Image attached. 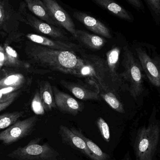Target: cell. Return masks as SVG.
<instances>
[{"instance_id": "21", "label": "cell", "mask_w": 160, "mask_h": 160, "mask_svg": "<svg viewBox=\"0 0 160 160\" xmlns=\"http://www.w3.org/2000/svg\"><path fill=\"white\" fill-rule=\"evenodd\" d=\"M3 47L6 55V61L4 66L20 68H29L30 67L29 63L20 60L16 51L8 43H5Z\"/></svg>"}, {"instance_id": "34", "label": "cell", "mask_w": 160, "mask_h": 160, "mask_svg": "<svg viewBox=\"0 0 160 160\" xmlns=\"http://www.w3.org/2000/svg\"><path fill=\"white\" fill-rule=\"evenodd\" d=\"M0 81H1V80H0Z\"/></svg>"}, {"instance_id": "6", "label": "cell", "mask_w": 160, "mask_h": 160, "mask_svg": "<svg viewBox=\"0 0 160 160\" xmlns=\"http://www.w3.org/2000/svg\"><path fill=\"white\" fill-rule=\"evenodd\" d=\"M23 1L21 2L18 11L19 20L31 26L36 32L53 39L70 41L71 39L63 29L41 20L27 11Z\"/></svg>"}, {"instance_id": "19", "label": "cell", "mask_w": 160, "mask_h": 160, "mask_svg": "<svg viewBox=\"0 0 160 160\" xmlns=\"http://www.w3.org/2000/svg\"><path fill=\"white\" fill-rule=\"evenodd\" d=\"M39 91L45 111L49 112L56 108L52 87L48 82L45 81L40 84Z\"/></svg>"}, {"instance_id": "25", "label": "cell", "mask_w": 160, "mask_h": 160, "mask_svg": "<svg viewBox=\"0 0 160 160\" xmlns=\"http://www.w3.org/2000/svg\"><path fill=\"white\" fill-rule=\"evenodd\" d=\"M157 26H160V0H144Z\"/></svg>"}, {"instance_id": "3", "label": "cell", "mask_w": 160, "mask_h": 160, "mask_svg": "<svg viewBox=\"0 0 160 160\" xmlns=\"http://www.w3.org/2000/svg\"><path fill=\"white\" fill-rule=\"evenodd\" d=\"M144 73L151 84L160 91V54L153 45L136 42L134 47Z\"/></svg>"}, {"instance_id": "32", "label": "cell", "mask_w": 160, "mask_h": 160, "mask_svg": "<svg viewBox=\"0 0 160 160\" xmlns=\"http://www.w3.org/2000/svg\"><path fill=\"white\" fill-rule=\"evenodd\" d=\"M15 99H11L7 102L0 103V112L8 107L13 102Z\"/></svg>"}, {"instance_id": "15", "label": "cell", "mask_w": 160, "mask_h": 160, "mask_svg": "<svg viewBox=\"0 0 160 160\" xmlns=\"http://www.w3.org/2000/svg\"><path fill=\"white\" fill-rule=\"evenodd\" d=\"M95 4L109 14L122 20L132 23L134 18L131 12L115 0H91Z\"/></svg>"}, {"instance_id": "17", "label": "cell", "mask_w": 160, "mask_h": 160, "mask_svg": "<svg viewBox=\"0 0 160 160\" xmlns=\"http://www.w3.org/2000/svg\"><path fill=\"white\" fill-rule=\"evenodd\" d=\"M61 83L76 98L83 100H98L99 92L91 90L79 84L62 80Z\"/></svg>"}, {"instance_id": "2", "label": "cell", "mask_w": 160, "mask_h": 160, "mask_svg": "<svg viewBox=\"0 0 160 160\" xmlns=\"http://www.w3.org/2000/svg\"><path fill=\"white\" fill-rule=\"evenodd\" d=\"M122 65L124 70L120 74V77L128 82L129 92L138 102L140 99L142 100L145 92L144 86V73L137 56L128 46L123 47Z\"/></svg>"}, {"instance_id": "29", "label": "cell", "mask_w": 160, "mask_h": 160, "mask_svg": "<svg viewBox=\"0 0 160 160\" xmlns=\"http://www.w3.org/2000/svg\"><path fill=\"white\" fill-rule=\"evenodd\" d=\"M18 92L9 94H0V103L7 102L11 99H15L18 95Z\"/></svg>"}, {"instance_id": "7", "label": "cell", "mask_w": 160, "mask_h": 160, "mask_svg": "<svg viewBox=\"0 0 160 160\" xmlns=\"http://www.w3.org/2000/svg\"><path fill=\"white\" fill-rule=\"evenodd\" d=\"M38 121L36 116H32L16 123L0 132V142L7 146L30 135Z\"/></svg>"}, {"instance_id": "24", "label": "cell", "mask_w": 160, "mask_h": 160, "mask_svg": "<svg viewBox=\"0 0 160 160\" xmlns=\"http://www.w3.org/2000/svg\"><path fill=\"white\" fill-rule=\"evenodd\" d=\"M25 81L24 77L21 74H15L5 77L0 81V88L9 86H22Z\"/></svg>"}, {"instance_id": "16", "label": "cell", "mask_w": 160, "mask_h": 160, "mask_svg": "<svg viewBox=\"0 0 160 160\" xmlns=\"http://www.w3.org/2000/svg\"><path fill=\"white\" fill-rule=\"evenodd\" d=\"M73 38L83 46L94 50L101 49L106 42L105 38L102 37L79 29H77L76 35Z\"/></svg>"}, {"instance_id": "11", "label": "cell", "mask_w": 160, "mask_h": 160, "mask_svg": "<svg viewBox=\"0 0 160 160\" xmlns=\"http://www.w3.org/2000/svg\"><path fill=\"white\" fill-rule=\"evenodd\" d=\"M56 107L62 112L76 116L82 111L83 105L72 96L52 87Z\"/></svg>"}, {"instance_id": "26", "label": "cell", "mask_w": 160, "mask_h": 160, "mask_svg": "<svg viewBox=\"0 0 160 160\" xmlns=\"http://www.w3.org/2000/svg\"><path fill=\"white\" fill-rule=\"evenodd\" d=\"M31 107L35 114L38 115H43L45 114V110L40 97L39 91H37L32 101Z\"/></svg>"}, {"instance_id": "10", "label": "cell", "mask_w": 160, "mask_h": 160, "mask_svg": "<svg viewBox=\"0 0 160 160\" xmlns=\"http://www.w3.org/2000/svg\"><path fill=\"white\" fill-rule=\"evenodd\" d=\"M18 22V12L14 10L9 0H0V35L15 32Z\"/></svg>"}, {"instance_id": "31", "label": "cell", "mask_w": 160, "mask_h": 160, "mask_svg": "<svg viewBox=\"0 0 160 160\" xmlns=\"http://www.w3.org/2000/svg\"><path fill=\"white\" fill-rule=\"evenodd\" d=\"M6 61V55L4 47L0 46V64L4 66Z\"/></svg>"}, {"instance_id": "13", "label": "cell", "mask_w": 160, "mask_h": 160, "mask_svg": "<svg viewBox=\"0 0 160 160\" xmlns=\"http://www.w3.org/2000/svg\"><path fill=\"white\" fill-rule=\"evenodd\" d=\"M121 49L119 47L115 46L106 53V65L110 79L118 87L123 89L129 90L128 86L118 74L117 70L119 64Z\"/></svg>"}, {"instance_id": "9", "label": "cell", "mask_w": 160, "mask_h": 160, "mask_svg": "<svg viewBox=\"0 0 160 160\" xmlns=\"http://www.w3.org/2000/svg\"><path fill=\"white\" fill-rule=\"evenodd\" d=\"M68 8L73 18L82 23L89 31L98 35L108 39L112 38L109 27L98 19L84 11L71 8Z\"/></svg>"}, {"instance_id": "27", "label": "cell", "mask_w": 160, "mask_h": 160, "mask_svg": "<svg viewBox=\"0 0 160 160\" xmlns=\"http://www.w3.org/2000/svg\"><path fill=\"white\" fill-rule=\"evenodd\" d=\"M97 124L103 140L107 142H110L111 140V133L110 128L107 122L102 118L99 117L97 120Z\"/></svg>"}, {"instance_id": "8", "label": "cell", "mask_w": 160, "mask_h": 160, "mask_svg": "<svg viewBox=\"0 0 160 160\" xmlns=\"http://www.w3.org/2000/svg\"><path fill=\"white\" fill-rule=\"evenodd\" d=\"M48 9L52 20L59 27L63 28L75 36L77 29L76 25L68 12L56 0H42Z\"/></svg>"}, {"instance_id": "20", "label": "cell", "mask_w": 160, "mask_h": 160, "mask_svg": "<svg viewBox=\"0 0 160 160\" xmlns=\"http://www.w3.org/2000/svg\"><path fill=\"white\" fill-rule=\"evenodd\" d=\"M70 129L73 132L78 134L84 140L88 150H89L92 155V160H109L110 156L108 154L103 152L102 149L93 141L85 137L81 131L79 130L74 128H71Z\"/></svg>"}, {"instance_id": "23", "label": "cell", "mask_w": 160, "mask_h": 160, "mask_svg": "<svg viewBox=\"0 0 160 160\" xmlns=\"http://www.w3.org/2000/svg\"><path fill=\"white\" fill-rule=\"evenodd\" d=\"M23 112L7 113L0 115V131L7 128L23 116Z\"/></svg>"}, {"instance_id": "1", "label": "cell", "mask_w": 160, "mask_h": 160, "mask_svg": "<svg viewBox=\"0 0 160 160\" xmlns=\"http://www.w3.org/2000/svg\"><path fill=\"white\" fill-rule=\"evenodd\" d=\"M25 52L32 62L48 69L88 79L99 89H111L106 78L109 76L106 62L97 55L57 50L32 42Z\"/></svg>"}, {"instance_id": "5", "label": "cell", "mask_w": 160, "mask_h": 160, "mask_svg": "<svg viewBox=\"0 0 160 160\" xmlns=\"http://www.w3.org/2000/svg\"><path fill=\"white\" fill-rule=\"evenodd\" d=\"M42 138L31 140L24 147H19L7 155L17 160H58L60 154L48 143L39 144Z\"/></svg>"}, {"instance_id": "28", "label": "cell", "mask_w": 160, "mask_h": 160, "mask_svg": "<svg viewBox=\"0 0 160 160\" xmlns=\"http://www.w3.org/2000/svg\"><path fill=\"white\" fill-rule=\"evenodd\" d=\"M134 9L140 13H145V8L142 0H125Z\"/></svg>"}, {"instance_id": "14", "label": "cell", "mask_w": 160, "mask_h": 160, "mask_svg": "<svg viewBox=\"0 0 160 160\" xmlns=\"http://www.w3.org/2000/svg\"><path fill=\"white\" fill-rule=\"evenodd\" d=\"M59 133L63 143L79 150L88 158L92 160V155L84 140L73 132L71 129L64 125H61L59 127Z\"/></svg>"}, {"instance_id": "4", "label": "cell", "mask_w": 160, "mask_h": 160, "mask_svg": "<svg viewBox=\"0 0 160 160\" xmlns=\"http://www.w3.org/2000/svg\"><path fill=\"white\" fill-rule=\"evenodd\" d=\"M160 127L158 123H150L140 128L134 145L136 160H153L159 141Z\"/></svg>"}, {"instance_id": "12", "label": "cell", "mask_w": 160, "mask_h": 160, "mask_svg": "<svg viewBox=\"0 0 160 160\" xmlns=\"http://www.w3.org/2000/svg\"><path fill=\"white\" fill-rule=\"evenodd\" d=\"M26 37L31 42L52 49L69 51L76 52L81 51L80 45L72 43L70 41L52 39L45 36L33 33L27 34L26 35Z\"/></svg>"}, {"instance_id": "22", "label": "cell", "mask_w": 160, "mask_h": 160, "mask_svg": "<svg viewBox=\"0 0 160 160\" xmlns=\"http://www.w3.org/2000/svg\"><path fill=\"white\" fill-rule=\"evenodd\" d=\"M101 96L105 102L114 111L120 113H125L124 105L111 89H99Z\"/></svg>"}, {"instance_id": "18", "label": "cell", "mask_w": 160, "mask_h": 160, "mask_svg": "<svg viewBox=\"0 0 160 160\" xmlns=\"http://www.w3.org/2000/svg\"><path fill=\"white\" fill-rule=\"evenodd\" d=\"M27 8L37 18L49 24L59 27L52 20L42 0H23Z\"/></svg>"}, {"instance_id": "30", "label": "cell", "mask_w": 160, "mask_h": 160, "mask_svg": "<svg viewBox=\"0 0 160 160\" xmlns=\"http://www.w3.org/2000/svg\"><path fill=\"white\" fill-rule=\"evenodd\" d=\"M21 86H9L0 88V94H9L13 93L14 91H17L19 88H21Z\"/></svg>"}, {"instance_id": "33", "label": "cell", "mask_w": 160, "mask_h": 160, "mask_svg": "<svg viewBox=\"0 0 160 160\" xmlns=\"http://www.w3.org/2000/svg\"><path fill=\"white\" fill-rule=\"evenodd\" d=\"M2 66H3L1 64H0V68L2 67Z\"/></svg>"}]
</instances>
